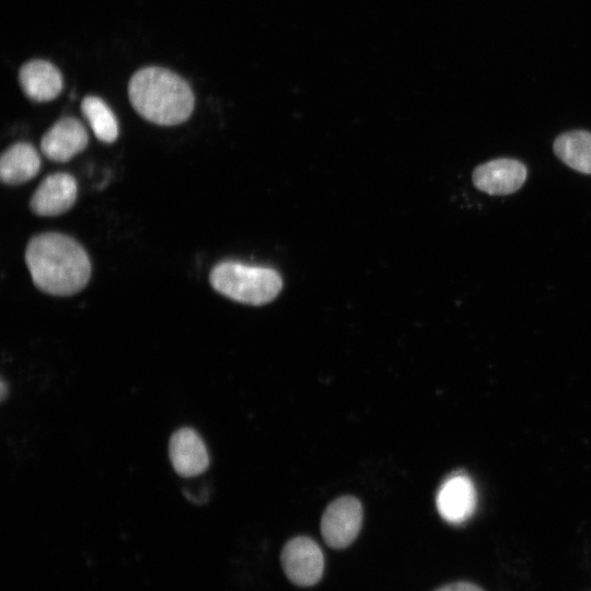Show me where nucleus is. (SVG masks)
<instances>
[{"label":"nucleus","mask_w":591,"mask_h":591,"mask_svg":"<svg viewBox=\"0 0 591 591\" xmlns=\"http://www.w3.org/2000/svg\"><path fill=\"white\" fill-rule=\"evenodd\" d=\"M280 560L287 578L297 586L310 587L322 578L323 553L310 537L298 536L287 542Z\"/></svg>","instance_id":"nucleus-5"},{"label":"nucleus","mask_w":591,"mask_h":591,"mask_svg":"<svg viewBox=\"0 0 591 591\" xmlns=\"http://www.w3.org/2000/svg\"><path fill=\"white\" fill-rule=\"evenodd\" d=\"M25 263L34 286L44 293L68 297L81 291L91 277V260L72 236L44 232L30 239Z\"/></svg>","instance_id":"nucleus-1"},{"label":"nucleus","mask_w":591,"mask_h":591,"mask_svg":"<svg viewBox=\"0 0 591 591\" xmlns=\"http://www.w3.org/2000/svg\"><path fill=\"white\" fill-rule=\"evenodd\" d=\"M209 282L220 294L251 305L273 301L282 287L281 277L275 269L235 260L215 265L209 274Z\"/></svg>","instance_id":"nucleus-3"},{"label":"nucleus","mask_w":591,"mask_h":591,"mask_svg":"<svg viewBox=\"0 0 591 591\" xmlns=\"http://www.w3.org/2000/svg\"><path fill=\"white\" fill-rule=\"evenodd\" d=\"M169 456L174 471L183 477H194L209 466V454L198 432L188 427L174 431L169 441Z\"/></svg>","instance_id":"nucleus-9"},{"label":"nucleus","mask_w":591,"mask_h":591,"mask_svg":"<svg viewBox=\"0 0 591 591\" xmlns=\"http://www.w3.org/2000/svg\"><path fill=\"white\" fill-rule=\"evenodd\" d=\"M362 507L352 496H344L331 502L321 520V533L325 543L336 549L349 546L361 529Z\"/></svg>","instance_id":"nucleus-4"},{"label":"nucleus","mask_w":591,"mask_h":591,"mask_svg":"<svg viewBox=\"0 0 591 591\" xmlns=\"http://www.w3.org/2000/svg\"><path fill=\"white\" fill-rule=\"evenodd\" d=\"M24 94L34 102H49L62 91L63 81L58 68L47 60H30L19 71Z\"/></svg>","instance_id":"nucleus-11"},{"label":"nucleus","mask_w":591,"mask_h":591,"mask_svg":"<svg viewBox=\"0 0 591 591\" xmlns=\"http://www.w3.org/2000/svg\"><path fill=\"white\" fill-rule=\"evenodd\" d=\"M525 165L515 159L501 158L478 165L472 174L474 186L488 195L515 193L526 179Z\"/></svg>","instance_id":"nucleus-7"},{"label":"nucleus","mask_w":591,"mask_h":591,"mask_svg":"<svg viewBox=\"0 0 591 591\" xmlns=\"http://www.w3.org/2000/svg\"><path fill=\"white\" fill-rule=\"evenodd\" d=\"M77 196L78 184L71 174L53 173L47 175L33 193L30 208L36 216H59L74 205Z\"/></svg>","instance_id":"nucleus-6"},{"label":"nucleus","mask_w":591,"mask_h":591,"mask_svg":"<svg viewBox=\"0 0 591 591\" xmlns=\"http://www.w3.org/2000/svg\"><path fill=\"white\" fill-rule=\"evenodd\" d=\"M553 150L556 157L567 166L583 174H591L590 131H566L555 139Z\"/></svg>","instance_id":"nucleus-13"},{"label":"nucleus","mask_w":591,"mask_h":591,"mask_svg":"<svg viewBox=\"0 0 591 591\" xmlns=\"http://www.w3.org/2000/svg\"><path fill=\"white\" fill-rule=\"evenodd\" d=\"M89 144L83 124L70 116L58 119L42 137L40 151L49 160L67 162Z\"/></svg>","instance_id":"nucleus-8"},{"label":"nucleus","mask_w":591,"mask_h":591,"mask_svg":"<svg viewBox=\"0 0 591 591\" xmlns=\"http://www.w3.org/2000/svg\"><path fill=\"white\" fill-rule=\"evenodd\" d=\"M475 506V488L466 475L451 476L438 490L437 509L442 519L449 523H463L473 514Z\"/></svg>","instance_id":"nucleus-10"},{"label":"nucleus","mask_w":591,"mask_h":591,"mask_svg":"<svg viewBox=\"0 0 591 591\" xmlns=\"http://www.w3.org/2000/svg\"><path fill=\"white\" fill-rule=\"evenodd\" d=\"M80 107L94 136L100 141L112 143L117 139L119 134L117 119L102 99L88 95L82 100Z\"/></svg>","instance_id":"nucleus-14"},{"label":"nucleus","mask_w":591,"mask_h":591,"mask_svg":"<svg viewBox=\"0 0 591 591\" xmlns=\"http://www.w3.org/2000/svg\"><path fill=\"white\" fill-rule=\"evenodd\" d=\"M436 591H484V590L474 583L461 581V582H454V583L443 586Z\"/></svg>","instance_id":"nucleus-15"},{"label":"nucleus","mask_w":591,"mask_h":591,"mask_svg":"<svg viewBox=\"0 0 591 591\" xmlns=\"http://www.w3.org/2000/svg\"><path fill=\"white\" fill-rule=\"evenodd\" d=\"M42 166L40 157L30 142H15L0 158V178L5 185H20L34 178Z\"/></svg>","instance_id":"nucleus-12"},{"label":"nucleus","mask_w":591,"mask_h":591,"mask_svg":"<svg viewBox=\"0 0 591 591\" xmlns=\"http://www.w3.org/2000/svg\"><path fill=\"white\" fill-rule=\"evenodd\" d=\"M128 96L142 118L160 126L186 121L195 104L187 81L161 67H146L136 71L128 83Z\"/></svg>","instance_id":"nucleus-2"}]
</instances>
